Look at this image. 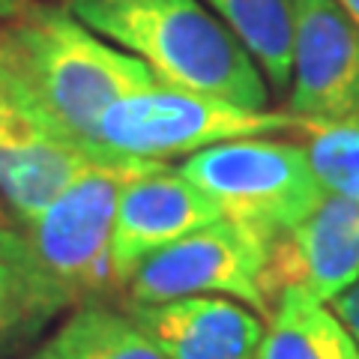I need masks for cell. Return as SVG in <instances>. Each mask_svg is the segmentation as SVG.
I'll return each mask as SVG.
<instances>
[{"mask_svg":"<svg viewBox=\"0 0 359 359\" xmlns=\"http://www.w3.org/2000/svg\"><path fill=\"white\" fill-rule=\"evenodd\" d=\"M0 72L21 99L60 135L105 165L141 159H105L96 129L123 96L159 84L150 66L96 36L57 4H33L0 25Z\"/></svg>","mask_w":359,"mask_h":359,"instance_id":"1","label":"cell"},{"mask_svg":"<svg viewBox=\"0 0 359 359\" xmlns=\"http://www.w3.org/2000/svg\"><path fill=\"white\" fill-rule=\"evenodd\" d=\"M150 66L162 84L264 111L269 90L243 42L201 0H57Z\"/></svg>","mask_w":359,"mask_h":359,"instance_id":"2","label":"cell"},{"mask_svg":"<svg viewBox=\"0 0 359 359\" xmlns=\"http://www.w3.org/2000/svg\"><path fill=\"white\" fill-rule=\"evenodd\" d=\"M165 162L96 165L78 177L39 219L18 228L21 311L18 323H42L66 309L93 306L120 290L111 269V231L126 180Z\"/></svg>","mask_w":359,"mask_h":359,"instance_id":"3","label":"cell"},{"mask_svg":"<svg viewBox=\"0 0 359 359\" xmlns=\"http://www.w3.org/2000/svg\"><path fill=\"white\" fill-rule=\"evenodd\" d=\"M306 129L290 111H252L224 99L153 84L111 105L96 129V150L105 159L162 162L168 156L198 153L222 141L257 138L269 132Z\"/></svg>","mask_w":359,"mask_h":359,"instance_id":"4","label":"cell"},{"mask_svg":"<svg viewBox=\"0 0 359 359\" xmlns=\"http://www.w3.org/2000/svg\"><path fill=\"white\" fill-rule=\"evenodd\" d=\"M177 171L198 186L224 219L249 224L269 240L294 231L327 195L309 165L306 147L269 141L264 135L212 144L192 153Z\"/></svg>","mask_w":359,"mask_h":359,"instance_id":"5","label":"cell"},{"mask_svg":"<svg viewBox=\"0 0 359 359\" xmlns=\"http://www.w3.org/2000/svg\"><path fill=\"white\" fill-rule=\"evenodd\" d=\"M273 240L233 219H219L150 255L126 282L132 306L228 294L252 311H273L266 297V264Z\"/></svg>","mask_w":359,"mask_h":359,"instance_id":"6","label":"cell"},{"mask_svg":"<svg viewBox=\"0 0 359 359\" xmlns=\"http://www.w3.org/2000/svg\"><path fill=\"white\" fill-rule=\"evenodd\" d=\"M287 111L306 123L359 117V27L339 0H290Z\"/></svg>","mask_w":359,"mask_h":359,"instance_id":"7","label":"cell"},{"mask_svg":"<svg viewBox=\"0 0 359 359\" xmlns=\"http://www.w3.org/2000/svg\"><path fill=\"white\" fill-rule=\"evenodd\" d=\"M105 165L45 120L13 87H0V198L18 224L39 219L78 177ZM135 165V162H129Z\"/></svg>","mask_w":359,"mask_h":359,"instance_id":"8","label":"cell"},{"mask_svg":"<svg viewBox=\"0 0 359 359\" xmlns=\"http://www.w3.org/2000/svg\"><path fill=\"white\" fill-rule=\"evenodd\" d=\"M224 219L222 210L180 171L156 168L123 183L111 231V269L120 287L150 255Z\"/></svg>","mask_w":359,"mask_h":359,"instance_id":"9","label":"cell"},{"mask_svg":"<svg viewBox=\"0 0 359 359\" xmlns=\"http://www.w3.org/2000/svg\"><path fill=\"white\" fill-rule=\"evenodd\" d=\"M359 282V201L327 192L294 231L276 237L266 264V297L299 287L320 302Z\"/></svg>","mask_w":359,"mask_h":359,"instance_id":"10","label":"cell"},{"mask_svg":"<svg viewBox=\"0 0 359 359\" xmlns=\"http://www.w3.org/2000/svg\"><path fill=\"white\" fill-rule=\"evenodd\" d=\"M129 318L168 359H255L264 323L222 297H180L132 306Z\"/></svg>","mask_w":359,"mask_h":359,"instance_id":"11","label":"cell"},{"mask_svg":"<svg viewBox=\"0 0 359 359\" xmlns=\"http://www.w3.org/2000/svg\"><path fill=\"white\" fill-rule=\"evenodd\" d=\"M255 359H359V344L327 302L285 287L273 302Z\"/></svg>","mask_w":359,"mask_h":359,"instance_id":"12","label":"cell"},{"mask_svg":"<svg viewBox=\"0 0 359 359\" xmlns=\"http://www.w3.org/2000/svg\"><path fill=\"white\" fill-rule=\"evenodd\" d=\"M207 6L216 9L222 25L243 42L269 84L285 93L294 60L290 0H207Z\"/></svg>","mask_w":359,"mask_h":359,"instance_id":"13","label":"cell"},{"mask_svg":"<svg viewBox=\"0 0 359 359\" xmlns=\"http://www.w3.org/2000/svg\"><path fill=\"white\" fill-rule=\"evenodd\" d=\"M63 359H168L129 314L105 306H81L54 335Z\"/></svg>","mask_w":359,"mask_h":359,"instance_id":"14","label":"cell"},{"mask_svg":"<svg viewBox=\"0 0 359 359\" xmlns=\"http://www.w3.org/2000/svg\"><path fill=\"white\" fill-rule=\"evenodd\" d=\"M309 165L332 195L359 201V117L335 123H306Z\"/></svg>","mask_w":359,"mask_h":359,"instance_id":"15","label":"cell"},{"mask_svg":"<svg viewBox=\"0 0 359 359\" xmlns=\"http://www.w3.org/2000/svg\"><path fill=\"white\" fill-rule=\"evenodd\" d=\"M21 311V243L18 228H0V330L15 327Z\"/></svg>","mask_w":359,"mask_h":359,"instance_id":"16","label":"cell"},{"mask_svg":"<svg viewBox=\"0 0 359 359\" xmlns=\"http://www.w3.org/2000/svg\"><path fill=\"white\" fill-rule=\"evenodd\" d=\"M330 309L339 314V320L344 323L347 332H351L359 344V282L351 285L347 290H341V294L330 302Z\"/></svg>","mask_w":359,"mask_h":359,"instance_id":"17","label":"cell"},{"mask_svg":"<svg viewBox=\"0 0 359 359\" xmlns=\"http://www.w3.org/2000/svg\"><path fill=\"white\" fill-rule=\"evenodd\" d=\"M30 4H33V0H0V21L15 18L18 13H25Z\"/></svg>","mask_w":359,"mask_h":359,"instance_id":"18","label":"cell"},{"mask_svg":"<svg viewBox=\"0 0 359 359\" xmlns=\"http://www.w3.org/2000/svg\"><path fill=\"white\" fill-rule=\"evenodd\" d=\"M25 359H63V353H60V347H57V341H45L42 347H36L30 356H25Z\"/></svg>","mask_w":359,"mask_h":359,"instance_id":"19","label":"cell"},{"mask_svg":"<svg viewBox=\"0 0 359 359\" xmlns=\"http://www.w3.org/2000/svg\"><path fill=\"white\" fill-rule=\"evenodd\" d=\"M339 4H341V9H344V13L353 18V25L359 27V0H339Z\"/></svg>","mask_w":359,"mask_h":359,"instance_id":"20","label":"cell"},{"mask_svg":"<svg viewBox=\"0 0 359 359\" xmlns=\"http://www.w3.org/2000/svg\"><path fill=\"white\" fill-rule=\"evenodd\" d=\"M4 222H6V207H4V198H0V228H4Z\"/></svg>","mask_w":359,"mask_h":359,"instance_id":"21","label":"cell"},{"mask_svg":"<svg viewBox=\"0 0 359 359\" xmlns=\"http://www.w3.org/2000/svg\"><path fill=\"white\" fill-rule=\"evenodd\" d=\"M0 87H4V72H0Z\"/></svg>","mask_w":359,"mask_h":359,"instance_id":"22","label":"cell"}]
</instances>
